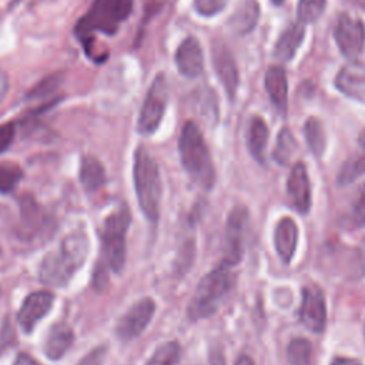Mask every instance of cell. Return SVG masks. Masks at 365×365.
Returning a JSON list of instances; mask_svg holds the SVG:
<instances>
[{"label":"cell","mask_w":365,"mask_h":365,"mask_svg":"<svg viewBox=\"0 0 365 365\" xmlns=\"http://www.w3.org/2000/svg\"><path fill=\"white\" fill-rule=\"evenodd\" d=\"M304 36H305V29H304L302 23L297 21V23H291L289 26H287L275 41L274 51H272L274 57L282 63L291 61L294 58L297 50L299 48V46L304 40Z\"/></svg>","instance_id":"cell-19"},{"label":"cell","mask_w":365,"mask_h":365,"mask_svg":"<svg viewBox=\"0 0 365 365\" xmlns=\"http://www.w3.org/2000/svg\"><path fill=\"white\" fill-rule=\"evenodd\" d=\"M107 348L106 346H97L96 349L90 351L77 365H101L106 356Z\"/></svg>","instance_id":"cell-35"},{"label":"cell","mask_w":365,"mask_h":365,"mask_svg":"<svg viewBox=\"0 0 365 365\" xmlns=\"http://www.w3.org/2000/svg\"><path fill=\"white\" fill-rule=\"evenodd\" d=\"M60 80H58V76H53V77H47L44 78L41 83H38L34 88L30 90L29 96L30 98H38V97H44L47 96L48 93H51L57 86H58Z\"/></svg>","instance_id":"cell-33"},{"label":"cell","mask_w":365,"mask_h":365,"mask_svg":"<svg viewBox=\"0 0 365 365\" xmlns=\"http://www.w3.org/2000/svg\"><path fill=\"white\" fill-rule=\"evenodd\" d=\"M272 3H275V4H282L284 0H272Z\"/></svg>","instance_id":"cell-42"},{"label":"cell","mask_w":365,"mask_h":365,"mask_svg":"<svg viewBox=\"0 0 365 365\" xmlns=\"http://www.w3.org/2000/svg\"><path fill=\"white\" fill-rule=\"evenodd\" d=\"M364 173H365V154L346 160L336 175V181L342 187V185L351 184Z\"/></svg>","instance_id":"cell-28"},{"label":"cell","mask_w":365,"mask_h":365,"mask_svg":"<svg viewBox=\"0 0 365 365\" xmlns=\"http://www.w3.org/2000/svg\"><path fill=\"white\" fill-rule=\"evenodd\" d=\"M335 87L345 97L365 103V63L355 58L344 64L335 77Z\"/></svg>","instance_id":"cell-12"},{"label":"cell","mask_w":365,"mask_h":365,"mask_svg":"<svg viewBox=\"0 0 365 365\" xmlns=\"http://www.w3.org/2000/svg\"><path fill=\"white\" fill-rule=\"evenodd\" d=\"M298 241V228L292 218L284 217L278 221L274 231V245L279 259L284 264H289Z\"/></svg>","instance_id":"cell-18"},{"label":"cell","mask_w":365,"mask_h":365,"mask_svg":"<svg viewBox=\"0 0 365 365\" xmlns=\"http://www.w3.org/2000/svg\"><path fill=\"white\" fill-rule=\"evenodd\" d=\"M334 38L341 54L349 60H355L365 47L364 21L346 13L339 14L334 26Z\"/></svg>","instance_id":"cell-8"},{"label":"cell","mask_w":365,"mask_h":365,"mask_svg":"<svg viewBox=\"0 0 365 365\" xmlns=\"http://www.w3.org/2000/svg\"><path fill=\"white\" fill-rule=\"evenodd\" d=\"M208 365H225V359H224V352L220 346L212 348L210 351V356H208Z\"/></svg>","instance_id":"cell-36"},{"label":"cell","mask_w":365,"mask_h":365,"mask_svg":"<svg viewBox=\"0 0 365 365\" xmlns=\"http://www.w3.org/2000/svg\"><path fill=\"white\" fill-rule=\"evenodd\" d=\"M359 3H361V6L365 9V0H359Z\"/></svg>","instance_id":"cell-43"},{"label":"cell","mask_w":365,"mask_h":365,"mask_svg":"<svg viewBox=\"0 0 365 365\" xmlns=\"http://www.w3.org/2000/svg\"><path fill=\"white\" fill-rule=\"evenodd\" d=\"M130 211L125 205L114 210L106 220L103 228L104 254L110 268L120 272L125 262V234L130 225Z\"/></svg>","instance_id":"cell-6"},{"label":"cell","mask_w":365,"mask_h":365,"mask_svg":"<svg viewBox=\"0 0 365 365\" xmlns=\"http://www.w3.org/2000/svg\"><path fill=\"white\" fill-rule=\"evenodd\" d=\"M167 100H168L167 78L163 73H158L151 81V86L147 90L145 98L140 110V115L137 121V130L140 134L148 135L158 128L167 107Z\"/></svg>","instance_id":"cell-7"},{"label":"cell","mask_w":365,"mask_h":365,"mask_svg":"<svg viewBox=\"0 0 365 365\" xmlns=\"http://www.w3.org/2000/svg\"><path fill=\"white\" fill-rule=\"evenodd\" d=\"M287 191L294 208L301 214H307L311 207V185L304 163H295L291 168L287 181Z\"/></svg>","instance_id":"cell-15"},{"label":"cell","mask_w":365,"mask_h":365,"mask_svg":"<svg viewBox=\"0 0 365 365\" xmlns=\"http://www.w3.org/2000/svg\"><path fill=\"white\" fill-rule=\"evenodd\" d=\"M299 319L309 331L315 334L324 332L327 324V305L324 292L319 287L309 284L302 288Z\"/></svg>","instance_id":"cell-11"},{"label":"cell","mask_w":365,"mask_h":365,"mask_svg":"<svg viewBox=\"0 0 365 365\" xmlns=\"http://www.w3.org/2000/svg\"><path fill=\"white\" fill-rule=\"evenodd\" d=\"M331 365H362L359 361L354 358H345V356H335L331 362Z\"/></svg>","instance_id":"cell-39"},{"label":"cell","mask_w":365,"mask_h":365,"mask_svg":"<svg viewBox=\"0 0 365 365\" xmlns=\"http://www.w3.org/2000/svg\"><path fill=\"white\" fill-rule=\"evenodd\" d=\"M248 224V211L242 205L231 210L225 227V250L222 261L230 265H237L244 254V240Z\"/></svg>","instance_id":"cell-9"},{"label":"cell","mask_w":365,"mask_h":365,"mask_svg":"<svg viewBox=\"0 0 365 365\" xmlns=\"http://www.w3.org/2000/svg\"><path fill=\"white\" fill-rule=\"evenodd\" d=\"M181 356V346L177 341L161 344L150 356L145 365H177Z\"/></svg>","instance_id":"cell-26"},{"label":"cell","mask_w":365,"mask_h":365,"mask_svg":"<svg viewBox=\"0 0 365 365\" xmlns=\"http://www.w3.org/2000/svg\"><path fill=\"white\" fill-rule=\"evenodd\" d=\"M234 285L232 265L221 261L212 271L202 277L187 307V317L200 321L211 317L228 297Z\"/></svg>","instance_id":"cell-3"},{"label":"cell","mask_w":365,"mask_h":365,"mask_svg":"<svg viewBox=\"0 0 365 365\" xmlns=\"http://www.w3.org/2000/svg\"><path fill=\"white\" fill-rule=\"evenodd\" d=\"M73 341H74L73 329L64 322H57L50 328L47 334L46 344H44V354L50 359H60L70 349Z\"/></svg>","instance_id":"cell-21"},{"label":"cell","mask_w":365,"mask_h":365,"mask_svg":"<svg viewBox=\"0 0 365 365\" xmlns=\"http://www.w3.org/2000/svg\"><path fill=\"white\" fill-rule=\"evenodd\" d=\"M312 346L305 338H294L287 348V358L289 365H309Z\"/></svg>","instance_id":"cell-27"},{"label":"cell","mask_w":365,"mask_h":365,"mask_svg":"<svg viewBox=\"0 0 365 365\" xmlns=\"http://www.w3.org/2000/svg\"><path fill=\"white\" fill-rule=\"evenodd\" d=\"M23 178V171L17 164L0 163V192H11Z\"/></svg>","instance_id":"cell-30"},{"label":"cell","mask_w":365,"mask_h":365,"mask_svg":"<svg viewBox=\"0 0 365 365\" xmlns=\"http://www.w3.org/2000/svg\"><path fill=\"white\" fill-rule=\"evenodd\" d=\"M268 134L269 131L264 118L259 115H254L248 125L247 145L251 155L259 163H264V150L268 140Z\"/></svg>","instance_id":"cell-22"},{"label":"cell","mask_w":365,"mask_h":365,"mask_svg":"<svg viewBox=\"0 0 365 365\" xmlns=\"http://www.w3.org/2000/svg\"><path fill=\"white\" fill-rule=\"evenodd\" d=\"M80 181L88 191H96L106 182V171L103 164L91 155L81 160L80 165Z\"/></svg>","instance_id":"cell-23"},{"label":"cell","mask_w":365,"mask_h":365,"mask_svg":"<svg viewBox=\"0 0 365 365\" xmlns=\"http://www.w3.org/2000/svg\"><path fill=\"white\" fill-rule=\"evenodd\" d=\"M297 150V140L289 128L284 127L277 137V145L274 148L272 157L274 160L281 165H288L291 161V157L294 155Z\"/></svg>","instance_id":"cell-25"},{"label":"cell","mask_w":365,"mask_h":365,"mask_svg":"<svg viewBox=\"0 0 365 365\" xmlns=\"http://www.w3.org/2000/svg\"><path fill=\"white\" fill-rule=\"evenodd\" d=\"M133 175L140 208L145 218L151 224H155L160 214L161 178L155 160L143 145L134 153Z\"/></svg>","instance_id":"cell-4"},{"label":"cell","mask_w":365,"mask_h":365,"mask_svg":"<svg viewBox=\"0 0 365 365\" xmlns=\"http://www.w3.org/2000/svg\"><path fill=\"white\" fill-rule=\"evenodd\" d=\"M88 251L84 232H73L60 244L58 250L48 252L38 268L40 281L50 287H64L83 265Z\"/></svg>","instance_id":"cell-1"},{"label":"cell","mask_w":365,"mask_h":365,"mask_svg":"<svg viewBox=\"0 0 365 365\" xmlns=\"http://www.w3.org/2000/svg\"><path fill=\"white\" fill-rule=\"evenodd\" d=\"M235 365H255L248 355H240L235 361Z\"/></svg>","instance_id":"cell-40"},{"label":"cell","mask_w":365,"mask_h":365,"mask_svg":"<svg viewBox=\"0 0 365 365\" xmlns=\"http://www.w3.org/2000/svg\"><path fill=\"white\" fill-rule=\"evenodd\" d=\"M14 134H16L14 123L9 121V123H4L0 125V154L10 147L11 141L14 138Z\"/></svg>","instance_id":"cell-34"},{"label":"cell","mask_w":365,"mask_h":365,"mask_svg":"<svg viewBox=\"0 0 365 365\" xmlns=\"http://www.w3.org/2000/svg\"><path fill=\"white\" fill-rule=\"evenodd\" d=\"M264 84L271 103L285 115L288 111V80L285 70L279 66H271L265 73Z\"/></svg>","instance_id":"cell-17"},{"label":"cell","mask_w":365,"mask_h":365,"mask_svg":"<svg viewBox=\"0 0 365 365\" xmlns=\"http://www.w3.org/2000/svg\"><path fill=\"white\" fill-rule=\"evenodd\" d=\"M54 295L48 291H38L30 294L21 304V308L17 314L20 327L26 332H31L36 324L48 314L53 305Z\"/></svg>","instance_id":"cell-14"},{"label":"cell","mask_w":365,"mask_h":365,"mask_svg":"<svg viewBox=\"0 0 365 365\" xmlns=\"http://www.w3.org/2000/svg\"><path fill=\"white\" fill-rule=\"evenodd\" d=\"M175 66L188 78H195L202 73L204 56L198 40L194 36L185 37L175 51Z\"/></svg>","instance_id":"cell-16"},{"label":"cell","mask_w":365,"mask_h":365,"mask_svg":"<svg viewBox=\"0 0 365 365\" xmlns=\"http://www.w3.org/2000/svg\"><path fill=\"white\" fill-rule=\"evenodd\" d=\"M327 0H298L297 17L302 24L317 21L324 13Z\"/></svg>","instance_id":"cell-29"},{"label":"cell","mask_w":365,"mask_h":365,"mask_svg":"<svg viewBox=\"0 0 365 365\" xmlns=\"http://www.w3.org/2000/svg\"><path fill=\"white\" fill-rule=\"evenodd\" d=\"M227 0H192L195 11L204 17H211L225 7Z\"/></svg>","instance_id":"cell-31"},{"label":"cell","mask_w":365,"mask_h":365,"mask_svg":"<svg viewBox=\"0 0 365 365\" xmlns=\"http://www.w3.org/2000/svg\"><path fill=\"white\" fill-rule=\"evenodd\" d=\"M178 151L188 177L198 187L211 190L215 182V171L204 135L194 121L184 124L180 134Z\"/></svg>","instance_id":"cell-2"},{"label":"cell","mask_w":365,"mask_h":365,"mask_svg":"<svg viewBox=\"0 0 365 365\" xmlns=\"http://www.w3.org/2000/svg\"><path fill=\"white\" fill-rule=\"evenodd\" d=\"M212 63L215 74L218 76L230 100L235 98L240 77L235 58L225 44H215L212 48Z\"/></svg>","instance_id":"cell-13"},{"label":"cell","mask_w":365,"mask_h":365,"mask_svg":"<svg viewBox=\"0 0 365 365\" xmlns=\"http://www.w3.org/2000/svg\"><path fill=\"white\" fill-rule=\"evenodd\" d=\"M358 144L362 147V148H365V128L359 133V135H358Z\"/></svg>","instance_id":"cell-41"},{"label":"cell","mask_w":365,"mask_h":365,"mask_svg":"<svg viewBox=\"0 0 365 365\" xmlns=\"http://www.w3.org/2000/svg\"><path fill=\"white\" fill-rule=\"evenodd\" d=\"M352 220L358 227H365V184L361 187L354 201Z\"/></svg>","instance_id":"cell-32"},{"label":"cell","mask_w":365,"mask_h":365,"mask_svg":"<svg viewBox=\"0 0 365 365\" xmlns=\"http://www.w3.org/2000/svg\"><path fill=\"white\" fill-rule=\"evenodd\" d=\"M259 19V4L257 0H241L230 16L227 24L235 34H248L254 30Z\"/></svg>","instance_id":"cell-20"},{"label":"cell","mask_w":365,"mask_h":365,"mask_svg":"<svg viewBox=\"0 0 365 365\" xmlns=\"http://www.w3.org/2000/svg\"><path fill=\"white\" fill-rule=\"evenodd\" d=\"M13 365H41V364L37 362L36 359H33L27 354H20V355H17V358H16Z\"/></svg>","instance_id":"cell-38"},{"label":"cell","mask_w":365,"mask_h":365,"mask_svg":"<svg viewBox=\"0 0 365 365\" xmlns=\"http://www.w3.org/2000/svg\"><path fill=\"white\" fill-rule=\"evenodd\" d=\"M133 11V0H94L77 21L76 34L86 44L96 31L113 36Z\"/></svg>","instance_id":"cell-5"},{"label":"cell","mask_w":365,"mask_h":365,"mask_svg":"<svg viewBox=\"0 0 365 365\" xmlns=\"http://www.w3.org/2000/svg\"><path fill=\"white\" fill-rule=\"evenodd\" d=\"M10 87V81H9V76L6 71L0 70V103L4 100V97L7 96Z\"/></svg>","instance_id":"cell-37"},{"label":"cell","mask_w":365,"mask_h":365,"mask_svg":"<svg viewBox=\"0 0 365 365\" xmlns=\"http://www.w3.org/2000/svg\"><path fill=\"white\" fill-rule=\"evenodd\" d=\"M155 311V302L151 298H141L131 305L127 312L118 319L115 332L121 341L137 338L150 324Z\"/></svg>","instance_id":"cell-10"},{"label":"cell","mask_w":365,"mask_h":365,"mask_svg":"<svg viewBox=\"0 0 365 365\" xmlns=\"http://www.w3.org/2000/svg\"><path fill=\"white\" fill-rule=\"evenodd\" d=\"M305 141L315 157H321L325 150V134L322 123L317 117H309L304 124Z\"/></svg>","instance_id":"cell-24"}]
</instances>
